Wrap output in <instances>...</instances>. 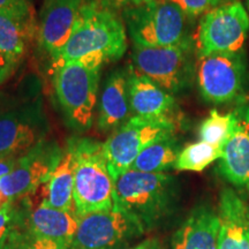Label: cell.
Returning a JSON list of instances; mask_svg holds the SVG:
<instances>
[{
  "label": "cell",
  "instance_id": "cell-1",
  "mask_svg": "<svg viewBox=\"0 0 249 249\" xmlns=\"http://www.w3.org/2000/svg\"><path fill=\"white\" fill-rule=\"evenodd\" d=\"M127 49L126 29L116 9L101 0H86L66 45L52 58V67L79 60L90 54H99L107 61L123 57Z\"/></svg>",
  "mask_w": 249,
  "mask_h": 249
},
{
  "label": "cell",
  "instance_id": "cell-2",
  "mask_svg": "<svg viewBox=\"0 0 249 249\" xmlns=\"http://www.w3.org/2000/svg\"><path fill=\"white\" fill-rule=\"evenodd\" d=\"M177 195L176 179L165 173L128 170L114 181V205L135 219L144 232L172 213Z\"/></svg>",
  "mask_w": 249,
  "mask_h": 249
},
{
  "label": "cell",
  "instance_id": "cell-3",
  "mask_svg": "<svg viewBox=\"0 0 249 249\" xmlns=\"http://www.w3.org/2000/svg\"><path fill=\"white\" fill-rule=\"evenodd\" d=\"M74 213L81 218L114 207V181L108 171L103 143L90 139H73Z\"/></svg>",
  "mask_w": 249,
  "mask_h": 249
},
{
  "label": "cell",
  "instance_id": "cell-4",
  "mask_svg": "<svg viewBox=\"0 0 249 249\" xmlns=\"http://www.w3.org/2000/svg\"><path fill=\"white\" fill-rule=\"evenodd\" d=\"M104 57L90 54L54 70L53 85L68 123L77 130L91 127L97 104L98 82Z\"/></svg>",
  "mask_w": 249,
  "mask_h": 249
},
{
  "label": "cell",
  "instance_id": "cell-5",
  "mask_svg": "<svg viewBox=\"0 0 249 249\" xmlns=\"http://www.w3.org/2000/svg\"><path fill=\"white\" fill-rule=\"evenodd\" d=\"M195 73L198 90L205 102L240 104L247 99L248 67L244 51L200 57L195 65Z\"/></svg>",
  "mask_w": 249,
  "mask_h": 249
},
{
  "label": "cell",
  "instance_id": "cell-6",
  "mask_svg": "<svg viewBox=\"0 0 249 249\" xmlns=\"http://www.w3.org/2000/svg\"><path fill=\"white\" fill-rule=\"evenodd\" d=\"M249 33V14L240 0L224 1L201 18L194 42L197 57L241 52Z\"/></svg>",
  "mask_w": 249,
  "mask_h": 249
},
{
  "label": "cell",
  "instance_id": "cell-7",
  "mask_svg": "<svg viewBox=\"0 0 249 249\" xmlns=\"http://www.w3.org/2000/svg\"><path fill=\"white\" fill-rule=\"evenodd\" d=\"M128 33L135 45L160 48L178 45L186 37L187 17L169 2L154 0L124 9Z\"/></svg>",
  "mask_w": 249,
  "mask_h": 249
},
{
  "label": "cell",
  "instance_id": "cell-8",
  "mask_svg": "<svg viewBox=\"0 0 249 249\" xmlns=\"http://www.w3.org/2000/svg\"><path fill=\"white\" fill-rule=\"evenodd\" d=\"M176 130L173 120L144 119L132 117L123 126L114 130L103 143L108 171L116 181L118 177L130 170L138 156L148 145L167 136Z\"/></svg>",
  "mask_w": 249,
  "mask_h": 249
},
{
  "label": "cell",
  "instance_id": "cell-9",
  "mask_svg": "<svg viewBox=\"0 0 249 249\" xmlns=\"http://www.w3.org/2000/svg\"><path fill=\"white\" fill-rule=\"evenodd\" d=\"M132 59L136 71L170 93L188 87L193 75L192 43L149 48L134 44Z\"/></svg>",
  "mask_w": 249,
  "mask_h": 249
},
{
  "label": "cell",
  "instance_id": "cell-10",
  "mask_svg": "<svg viewBox=\"0 0 249 249\" xmlns=\"http://www.w3.org/2000/svg\"><path fill=\"white\" fill-rule=\"evenodd\" d=\"M143 233L135 219L114 205L111 210L79 218L71 249H124V246Z\"/></svg>",
  "mask_w": 249,
  "mask_h": 249
},
{
  "label": "cell",
  "instance_id": "cell-11",
  "mask_svg": "<svg viewBox=\"0 0 249 249\" xmlns=\"http://www.w3.org/2000/svg\"><path fill=\"white\" fill-rule=\"evenodd\" d=\"M62 154L57 143L42 140L20 156L11 172L0 179V192L9 201L31 195L53 172Z\"/></svg>",
  "mask_w": 249,
  "mask_h": 249
},
{
  "label": "cell",
  "instance_id": "cell-12",
  "mask_svg": "<svg viewBox=\"0 0 249 249\" xmlns=\"http://www.w3.org/2000/svg\"><path fill=\"white\" fill-rule=\"evenodd\" d=\"M86 0H45L37 30L38 44L54 58L66 45Z\"/></svg>",
  "mask_w": 249,
  "mask_h": 249
},
{
  "label": "cell",
  "instance_id": "cell-13",
  "mask_svg": "<svg viewBox=\"0 0 249 249\" xmlns=\"http://www.w3.org/2000/svg\"><path fill=\"white\" fill-rule=\"evenodd\" d=\"M43 117L34 108L0 113V160L20 157L44 140Z\"/></svg>",
  "mask_w": 249,
  "mask_h": 249
},
{
  "label": "cell",
  "instance_id": "cell-14",
  "mask_svg": "<svg viewBox=\"0 0 249 249\" xmlns=\"http://www.w3.org/2000/svg\"><path fill=\"white\" fill-rule=\"evenodd\" d=\"M18 201L21 205L23 222L30 231L71 248L79 226V218L75 213L54 209L44 203L31 205L28 197Z\"/></svg>",
  "mask_w": 249,
  "mask_h": 249
},
{
  "label": "cell",
  "instance_id": "cell-15",
  "mask_svg": "<svg viewBox=\"0 0 249 249\" xmlns=\"http://www.w3.org/2000/svg\"><path fill=\"white\" fill-rule=\"evenodd\" d=\"M128 95L133 117L173 120L176 101L172 93L136 70H130L128 74Z\"/></svg>",
  "mask_w": 249,
  "mask_h": 249
},
{
  "label": "cell",
  "instance_id": "cell-16",
  "mask_svg": "<svg viewBox=\"0 0 249 249\" xmlns=\"http://www.w3.org/2000/svg\"><path fill=\"white\" fill-rule=\"evenodd\" d=\"M239 120L234 132L223 147L219 172L236 187H249V104L236 107Z\"/></svg>",
  "mask_w": 249,
  "mask_h": 249
},
{
  "label": "cell",
  "instance_id": "cell-17",
  "mask_svg": "<svg viewBox=\"0 0 249 249\" xmlns=\"http://www.w3.org/2000/svg\"><path fill=\"white\" fill-rule=\"evenodd\" d=\"M218 218L217 249H249V207L232 189L220 194Z\"/></svg>",
  "mask_w": 249,
  "mask_h": 249
},
{
  "label": "cell",
  "instance_id": "cell-18",
  "mask_svg": "<svg viewBox=\"0 0 249 249\" xmlns=\"http://www.w3.org/2000/svg\"><path fill=\"white\" fill-rule=\"evenodd\" d=\"M74 150L68 142L58 166L35 193L31 194L38 196L39 201L37 204L44 203L54 209L74 213Z\"/></svg>",
  "mask_w": 249,
  "mask_h": 249
},
{
  "label": "cell",
  "instance_id": "cell-19",
  "mask_svg": "<svg viewBox=\"0 0 249 249\" xmlns=\"http://www.w3.org/2000/svg\"><path fill=\"white\" fill-rule=\"evenodd\" d=\"M219 218L210 208L194 209L174 233L171 249H217Z\"/></svg>",
  "mask_w": 249,
  "mask_h": 249
},
{
  "label": "cell",
  "instance_id": "cell-20",
  "mask_svg": "<svg viewBox=\"0 0 249 249\" xmlns=\"http://www.w3.org/2000/svg\"><path fill=\"white\" fill-rule=\"evenodd\" d=\"M132 114L128 95V75L114 71L103 89L99 102L98 127L103 132L116 130L128 121Z\"/></svg>",
  "mask_w": 249,
  "mask_h": 249
},
{
  "label": "cell",
  "instance_id": "cell-21",
  "mask_svg": "<svg viewBox=\"0 0 249 249\" xmlns=\"http://www.w3.org/2000/svg\"><path fill=\"white\" fill-rule=\"evenodd\" d=\"M35 31V18L0 13V51L20 61Z\"/></svg>",
  "mask_w": 249,
  "mask_h": 249
},
{
  "label": "cell",
  "instance_id": "cell-22",
  "mask_svg": "<svg viewBox=\"0 0 249 249\" xmlns=\"http://www.w3.org/2000/svg\"><path fill=\"white\" fill-rule=\"evenodd\" d=\"M180 151L173 135L158 140L138 156L130 170L144 173H163L174 166Z\"/></svg>",
  "mask_w": 249,
  "mask_h": 249
},
{
  "label": "cell",
  "instance_id": "cell-23",
  "mask_svg": "<svg viewBox=\"0 0 249 249\" xmlns=\"http://www.w3.org/2000/svg\"><path fill=\"white\" fill-rule=\"evenodd\" d=\"M239 120L238 110L219 113L217 110H211L209 117L202 121L198 128V136L203 142L214 147H224L227 140L234 132Z\"/></svg>",
  "mask_w": 249,
  "mask_h": 249
},
{
  "label": "cell",
  "instance_id": "cell-24",
  "mask_svg": "<svg viewBox=\"0 0 249 249\" xmlns=\"http://www.w3.org/2000/svg\"><path fill=\"white\" fill-rule=\"evenodd\" d=\"M17 213L11 232L2 249H71L53 240L42 238L28 229L24 224L20 202L15 201Z\"/></svg>",
  "mask_w": 249,
  "mask_h": 249
},
{
  "label": "cell",
  "instance_id": "cell-25",
  "mask_svg": "<svg viewBox=\"0 0 249 249\" xmlns=\"http://www.w3.org/2000/svg\"><path fill=\"white\" fill-rule=\"evenodd\" d=\"M222 155V148L214 147L207 142L191 143L180 151L174 167L178 171L202 172L214 160H220Z\"/></svg>",
  "mask_w": 249,
  "mask_h": 249
},
{
  "label": "cell",
  "instance_id": "cell-26",
  "mask_svg": "<svg viewBox=\"0 0 249 249\" xmlns=\"http://www.w3.org/2000/svg\"><path fill=\"white\" fill-rule=\"evenodd\" d=\"M177 6L187 18H197L224 2L223 0H160Z\"/></svg>",
  "mask_w": 249,
  "mask_h": 249
},
{
  "label": "cell",
  "instance_id": "cell-27",
  "mask_svg": "<svg viewBox=\"0 0 249 249\" xmlns=\"http://www.w3.org/2000/svg\"><path fill=\"white\" fill-rule=\"evenodd\" d=\"M0 13L20 18L34 17L33 8L28 0H0Z\"/></svg>",
  "mask_w": 249,
  "mask_h": 249
},
{
  "label": "cell",
  "instance_id": "cell-28",
  "mask_svg": "<svg viewBox=\"0 0 249 249\" xmlns=\"http://www.w3.org/2000/svg\"><path fill=\"white\" fill-rule=\"evenodd\" d=\"M15 213H17L15 201H12L11 203L6 205L4 209L0 210V249L4 248L12 226H13Z\"/></svg>",
  "mask_w": 249,
  "mask_h": 249
},
{
  "label": "cell",
  "instance_id": "cell-29",
  "mask_svg": "<svg viewBox=\"0 0 249 249\" xmlns=\"http://www.w3.org/2000/svg\"><path fill=\"white\" fill-rule=\"evenodd\" d=\"M18 62V61L14 60L13 58L0 51V85L11 76V74L13 73L15 67H17Z\"/></svg>",
  "mask_w": 249,
  "mask_h": 249
},
{
  "label": "cell",
  "instance_id": "cell-30",
  "mask_svg": "<svg viewBox=\"0 0 249 249\" xmlns=\"http://www.w3.org/2000/svg\"><path fill=\"white\" fill-rule=\"evenodd\" d=\"M103 4L110 6L111 8L117 9V8H130L135 7V6H141L148 2L154 1V0H101Z\"/></svg>",
  "mask_w": 249,
  "mask_h": 249
},
{
  "label": "cell",
  "instance_id": "cell-31",
  "mask_svg": "<svg viewBox=\"0 0 249 249\" xmlns=\"http://www.w3.org/2000/svg\"><path fill=\"white\" fill-rule=\"evenodd\" d=\"M18 158V157H11L0 160V179L11 172L12 169L15 166V164H17Z\"/></svg>",
  "mask_w": 249,
  "mask_h": 249
},
{
  "label": "cell",
  "instance_id": "cell-32",
  "mask_svg": "<svg viewBox=\"0 0 249 249\" xmlns=\"http://www.w3.org/2000/svg\"><path fill=\"white\" fill-rule=\"evenodd\" d=\"M124 249H164V247L157 239H147V240L140 242L134 247Z\"/></svg>",
  "mask_w": 249,
  "mask_h": 249
},
{
  "label": "cell",
  "instance_id": "cell-33",
  "mask_svg": "<svg viewBox=\"0 0 249 249\" xmlns=\"http://www.w3.org/2000/svg\"><path fill=\"white\" fill-rule=\"evenodd\" d=\"M246 4H247V8H248V11H249V0H246Z\"/></svg>",
  "mask_w": 249,
  "mask_h": 249
},
{
  "label": "cell",
  "instance_id": "cell-34",
  "mask_svg": "<svg viewBox=\"0 0 249 249\" xmlns=\"http://www.w3.org/2000/svg\"><path fill=\"white\" fill-rule=\"evenodd\" d=\"M223 1H231V0H223Z\"/></svg>",
  "mask_w": 249,
  "mask_h": 249
}]
</instances>
